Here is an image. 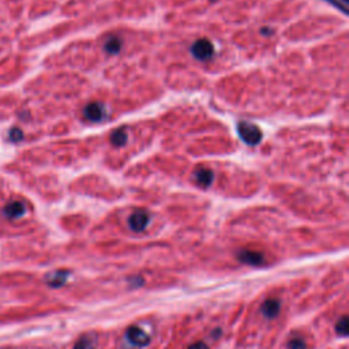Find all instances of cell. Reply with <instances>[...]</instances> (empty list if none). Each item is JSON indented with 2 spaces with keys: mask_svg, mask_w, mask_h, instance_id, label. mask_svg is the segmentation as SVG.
Segmentation results:
<instances>
[{
  "mask_svg": "<svg viewBox=\"0 0 349 349\" xmlns=\"http://www.w3.org/2000/svg\"><path fill=\"white\" fill-rule=\"evenodd\" d=\"M3 214L10 220H16V218L23 217L26 214V205L22 201H10L4 207H3Z\"/></svg>",
  "mask_w": 349,
  "mask_h": 349,
  "instance_id": "obj_6",
  "label": "cell"
},
{
  "mask_svg": "<svg viewBox=\"0 0 349 349\" xmlns=\"http://www.w3.org/2000/svg\"><path fill=\"white\" fill-rule=\"evenodd\" d=\"M213 179H214V174L210 170H198L195 172V180L198 184L207 187L212 184Z\"/></svg>",
  "mask_w": 349,
  "mask_h": 349,
  "instance_id": "obj_10",
  "label": "cell"
},
{
  "mask_svg": "<svg viewBox=\"0 0 349 349\" xmlns=\"http://www.w3.org/2000/svg\"><path fill=\"white\" fill-rule=\"evenodd\" d=\"M188 349H209V348H207V345L205 344V343L199 341V343H195V344L190 345V347H188Z\"/></svg>",
  "mask_w": 349,
  "mask_h": 349,
  "instance_id": "obj_18",
  "label": "cell"
},
{
  "mask_svg": "<svg viewBox=\"0 0 349 349\" xmlns=\"http://www.w3.org/2000/svg\"><path fill=\"white\" fill-rule=\"evenodd\" d=\"M238 260L244 264H251V266H261L264 263V257L260 251L254 250H243L238 254Z\"/></svg>",
  "mask_w": 349,
  "mask_h": 349,
  "instance_id": "obj_7",
  "label": "cell"
},
{
  "mask_svg": "<svg viewBox=\"0 0 349 349\" xmlns=\"http://www.w3.org/2000/svg\"><path fill=\"white\" fill-rule=\"evenodd\" d=\"M336 332L340 336H347L348 334V318L343 317L336 325Z\"/></svg>",
  "mask_w": 349,
  "mask_h": 349,
  "instance_id": "obj_14",
  "label": "cell"
},
{
  "mask_svg": "<svg viewBox=\"0 0 349 349\" xmlns=\"http://www.w3.org/2000/svg\"><path fill=\"white\" fill-rule=\"evenodd\" d=\"M84 116L90 122H101L106 117V108L101 102H90L84 108Z\"/></svg>",
  "mask_w": 349,
  "mask_h": 349,
  "instance_id": "obj_5",
  "label": "cell"
},
{
  "mask_svg": "<svg viewBox=\"0 0 349 349\" xmlns=\"http://www.w3.org/2000/svg\"><path fill=\"white\" fill-rule=\"evenodd\" d=\"M126 339H127V341L130 344L139 347V348L146 347V345L150 343V337L146 334V332L142 330V329H139L138 326L128 328V330L126 332Z\"/></svg>",
  "mask_w": 349,
  "mask_h": 349,
  "instance_id": "obj_4",
  "label": "cell"
},
{
  "mask_svg": "<svg viewBox=\"0 0 349 349\" xmlns=\"http://www.w3.org/2000/svg\"><path fill=\"white\" fill-rule=\"evenodd\" d=\"M69 271H66V270H58V271H53V273H51V274L47 275V278H45V281H47V284L49 286H52V288H59V286H62L66 284V281H67V278H69Z\"/></svg>",
  "mask_w": 349,
  "mask_h": 349,
  "instance_id": "obj_9",
  "label": "cell"
},
{
  "mask_svg": "<svg viewBox=\"0 0 349 349\" xmlns=\"http://www.w3.org/2000/svg\"><path fill=\"white\" fill-rule=\"evenodd\" d=\"M280 302L277 300V299H269V300H266V302L262 304V307H261V312L263 314L264 318H267V319H273V318H275L277 315H278V312H280Z\"/></svg>",
  "mask_w": 349,
  "mask_h": 349,
  "instance_id": "obj_8",
  "label": "cell"
},
{
  "mask_svg": "<svg viewBox=\"0 0 349 349\" xmlns=\"http://www.w3.org/2000/svg\"><path fill=\"white\" fill-rule=\"evenodd\" d=\"M94 340L85 336V337H81V339L77 341V344L74 345V349H94Z\"/></svg>",
  "mask_w": 349,
  "mask_h": 349,
  "instance_id": "obj_13",
  "label": "cell"
},
{
  "mask_svg": "<svg viewBox=\"0 0 349 349\" xmlns=\"http://www.w3.org/2000/svg\"><path fill=\"white\" fill-rule=\"evenodd\" d=\"M127 142V132L126 128H119L116 131L112 134V143L116 146H123L124 143Z\"/></svg>",
  "mask_w": 349,
  "mask_h": 349,
  "instance_id": "obj_12",
  "label": "cell"
},
{
  "mask_svg": "<svg viewBox=\"0 0 349 349\" xmlns=\"http://www.w3.org/2000/svg\"><path fill=\"white\" fill-rule=\"evenodd\" d=\"M288 348L289 349H306V343L303 339H292L288 343Z\"/></svg>",
  "mask_w": 349,
  "mask_h": 349,
  "instance_id": "obj_16",
  "label": "cell"
},
{
  "mask_svg": "<svg viewBox=\"0 0 349 349\" xmlns=\"http://www.w3.org/2000/svg\"><path fill=\"white\" fill-rule=\"evenodd\" d=\"M238 132L244 142L247 145H251V146L258 145L262 139V132H261L260 127L253 123L240 122L238 124Z\"/></svg>",
  "mask_w": 349,
  "mask_h": 349,
  "instance_id": "obj_1",
  "label": "cell"
},
{
  "mask_svg": "<svg viewBox=\"0 0 349 349\" xmlns=\"http://www.w3.org/2000/svg\"><path fill=\"white\" fill-rule=\"evenodd\" d=\"M8 137H10L11 142H19V141L23 139V132H22L21 128L14 127L8 134Z\"/></svg>",
  "mask_w": 349,
  "mask_h": 349,
  "instance_id": "obj_15",
  "label": "cell"
},
{
  "mask_svg": "<svg viewBox=\"0 0 349 349\" xmlns=\"http://www.w3.org/2000/svg\"><path fill=\"white\" fill-rule=\"evenodd\" d=\"M191 53L198 60H209L214 55V47H213V44L209 40L201 38V40H198V41L192 44Z\"/></svg>",
  "mask_w": 349,
  "mask_h": 349,
  "instance_id": "obj_2",
  "label": "cell"
},
{
  "mask_svg": "<svg viewBox=\"0 0 349 349\" xmlns=\"http://www.w3.org/2000/svg\"><path fill=\"white\" fill-rule=\"evenodd\" d=\"M326 1H329L330 4H333L334 7H337V8H340V10L343 11V12H347V5H348V0H326Z\"/></svg>",
  "mask_w": 349,
  "mask_h": 349,
  "instance_id": "obj_17",
  "label": "cell"
},
{
  "mask_svg": "<svg viewBox=\"0 0 349 349\" xmlns=\"http://www.w3.org/2000/svg\"><path fill=\"white\" fill-rule=\"evenodd\" d=\"M150 222V216L145 210H137L128 217V227L131 228L134 232H142Z\"/></svg>",
  "mask_w": 349,
  "mask_h": 349,
  "instance_id": "obj_3",
  "label": "cell"
},
{
  "mask_svg": "<svg viewBox=\"0 0 349 349\" xmlns=\"http://www.w3.org/2000/svg\"><path fill=\"white\" fill-rule=\"evenodd\" d=\"M104 49H105L108 53H111V55H116V53L120 52V49H122V41L117 37H113V36H112V37L106 38L105 44H104Z\"/></svg>",
  "mask_w": 349,
  "mask_h": 349,
  "instance_id": "obj_11",
  "label": "cell"
}]
</instances>
